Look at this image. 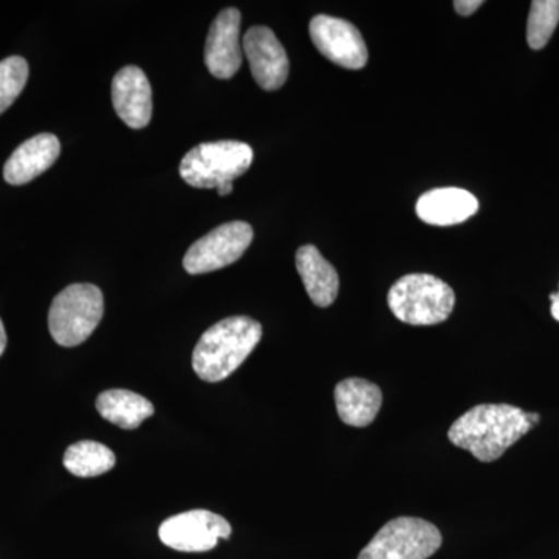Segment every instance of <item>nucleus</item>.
<instances>
[{"mask_svg":"<svg viewBox=\"0 0 559 559\" xmlns=\"http://www.w3.org/2000/svg\"><path fill=\"white\" fill-rule=\"evenodd\" d=\"M97 411L106 421L121 429H138L146 418L154 414L151 401L130 390H106L97 399Z\"/></svg>","mask_w":559,"mask_h":559,"instance_id":"17","label":"nucleus"},{"mask_svg":"<svg viewBox=\"0 0 559 559\" xmlns=\"http://www.w3.org/2000/svg\"><path fill=\"white\" fill-rule=\"evenodd\" d=\"M390 311L409 325H437L450 318L455 294L448 283L430 274L401 277L389 290Z\"/></svg>","mask_w":559,"mask_h":559,"instance_id":"3","label":"nucleus"},{"mask_svg":"<svg viewBox=\"0 0 559 559\" xmlns=\"http://www.w3.org/2000/svg\"><path fill=\"white\" fill-rule=\"evenodd\" d=\"M218 190L219 197H227V194L231 193V190H234V183H224V186H221Z\"/></svg>","mask_w":559,"mask_h":559,"instance_id":"24","label":"nucleus"},{"mask_svg":"<svg viewBox=\"0 0 559 559\" xmlns=\"http://www.w3.org/2000/svg\"><path fill=\"white\" fill-rule=\"evenodd\" d=\"M559 24V0L532 2L527 22V43L533 50L547 46Z\"/></svg>","mask_w":559,"mask_h":559,"instance_id":"19","label":"nucleus"},{"mask_svg":"<svg viewBox=\"0 0 559 559\" xmlns=\"http://www.w3.org/2000/svg\"><path fill=\"white\" fill-rule=\"evenodd\" d=\"M112 103L117 116L132 130L148 127L153 116L150 81L138 66L120 69L112 81Z\"/></svg>","mask_w":559,"mask_h":559,"instance_id":"12","label":"nucleus"},{"mask_svg":"<svg viewBox=\"0 0 559 559\" xmlns=\"http://www.w3.org/2000/svg\"><path fill=\"white\" fill-rule=\"evenodd\" d=\"M231 527L219 514L191 510L168 518L159 528L165 546L179 551H209L219 539H229Z\"/></svg>","mask_w":559,"mask_h":559,"instance_id":"8","label":"nucleus"},{"mask_svg":"<svg viewBox=\"0 0 559 559\" xmlns=\"http://www.w3.org/2000/svg\"><path fill=\"white\" fill-rule=\"evenodd\" d=\"M310 36L320 53L341 68L359 70L369 61L366 40L348 21L319 14L310 22Z\"/></svg>","mask_w":559,"mask_h":559,"instance_id":"9","label":"nucleus"},{"mask_svg":"<svg viewBox=\"0 0 559 559\" xmlns=\"http://www.w3.org/2000/svg\"><path fill=\"white\" fill-rule=\"evenodd\" d=\"M242 51L252 70L253 80L264 91H277L288 80L289 60L285 47L271 28L257 25L242 39Z\"/></svg>","mask_w":559,"mask_h":559,"instance_id":"10","label":"nucleus"},{"mask_svg":"<svg viewBox=\"0 0 559 559\" xmlns=\"http://www.w3.org/2000/svg\"><path fill=\"white\" fill-rule=\"evenodd\" d=\"M539 418L540 417L538 414H528V412H527V419H528L530 425H532V428H533V426L538 425Z\"/></svg>","mask_w":559,"mask_h":559,"instance_id":"25","label":"nucleus"},{"mask_svg":"<svg viewBox=\"0 0 559 559\" xmlns=\"http://www.w3.org/2000/svg\"><path fill=\"white\" fill-rule=\"evenodd\" d=\"M62 463L73 476L87 479L112 469L116 465V455L105 444L84 440L68 448Z\"/></svg>","mask_w":559,"mask_h":559,"instance_id":"18","label":"nucleus"},{"mask_svg":"<svg viewBox=\"0 0 559 559\" xmlns=\"http://www.w3.org/2000/svg\"><path fill=\"white\" fill-rule=\"evenodd\" d=\"M479 210V201L469 191L447 187L426 191L417 202L418 218L430 226H455L465 223Z\"/></svg>","mask_w":559,"mask_h":559,"instance_id":"14","label":"nucleus"},{"mask_svg":"<svg viewBox=\"0 0 559 559\" xmlns=\"http://www.w3.org/2000/svg\"><path fill=\"white\" fill-rule=\"evenodd\" d=\"M61 153V143L50 132L35 135L21 143L3 167V178L10 186H24L49 170Z\"/></svg>","mask_w":559,"mask_h":559,"instance_id":"13","label":"nucleus"},{"mask_svg":"<svg viewBox=\"0 0 559 559\" xmlns=\"http://www.w3.org/2000/svg\"><path fill=\"white\" fill-rule=\"evenodd\" d=\"M296 266L312 304L319 308L333 305L340 293V275L319 249L312 245L301 246L296 253Z\"/></svg>","mask_w":559,"mask_h":559,"instance_id":"16","label":"nucleus"},{"mask_svg":"<svg viewBox=\"0 0 559 559\" xmlns=\"http://www.w3.org/2000/svg\"><path fill=\"white\" fill-rule=\"evenodd\" d=\"M253 151L237 140L201 143L180 162V178L194 189H219L249 170Z\"/></svg>","mask_w":559,"mask_h":559,"instance_id":"4","label":"nucleus"},{"mask_svg":"<svg viewBox=\"0 0 559 559\" xmlns=\"http://www.w3.org/2000/svg\"><path fill=\"white\" fill-rule=\"evenodd\" d=\"M252 240V226L245 221L223 224L191 245L183 257V267L191 275L223 270L240 260Z\"/></svg>","mask_w":559,"mask_h":559,"instance_id":"7","label":"nucleus"},{"mask_svg":"<svg viewBox=\"0 0 559 559\" xmlns=\"http://www.w3.org/2000/svg\"><path fill=\"white\" fill-rule=\"evenodd\" d=\"M532 429L527 412L510 404H479L452 423L448 439L480 462H495Z\"/></svg>","mask_w":559,"mask_h":559,"instance_id":"1","label":"nucleus"},{"mask_svg":"<svg viewBox=\"0 0 559 559\" xmlns=\"http://www.w3.org/2000/svg\"><path fill=\"white\" fill-rule=\"evenodd\" d=\"M5 347H7L5 326H3L2 320H0V356H2V353L5 352Z\"/></svg>","mask_w":559,"mask_h":559,"instance_id":"23","label":"nucleus"},{"mask_svg":"<svg viewBox=\"0 0 559 559\" xmlns=\"http://www.w3.org/2000/svg\"><path fill=\"white\" fill-rule=\"evenodd\" d=\"M105 299L102 290L91 283H75L61 290L49 311L51 337L61 347H76L90 340L102 322Z\"/></svg>","mask_w":559,"mask_h":559,"instance_id":"5","label":"nucleus"},{"mask_svg":"<svg viewBox=\"0 0 559 559\" xmlns=\"http://www.w3.org/2000/svg\"><path fill=\"white\" fill-rule=\"evenodd\" d=\"M484 5L481 0H455L454 9L460 16L468 17Z\"/></svg>","mask_w":559,"mask_h":559,"instance_id":"21","label":"nucleus"},{"mask_svg":"<svg viewBox=\"0 0 559 559\" xmlns=\"http://www.w3.org/2000/svg\"><path fill=\"white\" fill-rule=\"evenodd\" d=\"M261 336V323L248 316L221 320L202 334L194 347V373L202 381L226 380L249 358Z\"/></svg>","mask_w":559,"mask_h":559,"instance_id":"2","label":"nucleus"},{"mask_svg":"<svg viewBox=\"0 0 559 559\" xmlns=\"http://www.w3.org/2000/svg\"><path fill=\"white\" fill-rule=\"evenodd\" d=\"M441 533L419 518H396L388 522L364 547L358 559H428L440 549Z\"/></svg>","mask_w":559,"mask_h":559,"instance_id":"6","label":"nucleus"},{"mask_svg":"<svg viewBox=\"0 0 559 559\" xmlns=\"http://www.w3.org/2000/svg\"><path fill=\"white\" fill-rule=\"evenodd\" d=\"M28 80V62L21 57L0 61V114L16 102Z\"/></svg>","mask_w":559,"mask_h":559,"instance_id":"20","label":"nucleus"},{"mask_svg":"<svg viewBox=\"0 0 559 559\" xmlns=\"http://www.w3.org/2000/svg\"><path fill=\"white\" fill-rule=\"evenodd\" d=\"M241 13L237 9L221 11L210 25L205 40V64L215 79L230 80L241 68Z\"/></svg>","mask_w":559,"mask_h":559,"instance_id":"11","label":"nucleus"},{"mask_svg":"<svg viewBox=\"0 0 559 559\" xmlns=\"http://www.w3.org/2000/svg\"><path fill=\"white\" fill-rule=\"evenodd\" d=\"M337 414L345 425L367 428L380 414L382 392L373 382L362 378H348L334 389Z\"/></svg>","mask_w":559,"mask_h":559,"instance_id":"15","label":"nucleus"},{"mask_svg":"<svg viewBox=\"0 0 559 559\" xmlns=\"http://www.w3.org/2000/svg\"><path fill=\"white\" fill-rule=\"evenodd\" d=\"M551 316H554L555 320L559 322V290L558 293L551 294Z\"/></svg>","mask_w":559,"mask_h":559,"instance_id":"22","label":"nucleus"}]
</instances>
